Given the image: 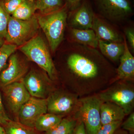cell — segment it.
Wrapping results in <instances>:
<instances>
[{"instance_id": "obj_1", "label": "cell", "mask_w": 134, "mask_h": 134, "mask_svg": "<svg viewBox=\"0 0 134 134\" xmlns=\"http://www.w3.org/2000/svg\"><path fill=\"white\" fill-rule=\"evenodd\" d=\"M66 53L68 69L72 75L81 79L96 78L107 63L98 48L76 43L70 42Z\"/></svg>"}, {"instance_id": "obj_2", "label": "cell", "mask_w": 134, "mask_h": 134, "mask_svg": "<svg viewBox=\"0 0 134 134\" xmlns=\"http://www.w3.org/2000/svg\"><path fill=\"white\" fill-rule=\"evenodd\" d=\"M68 12L65 5L61 9L51 14H36L40 28L45 35L52 53L57 51L63 41Z\"/></svg>"}, {"instance_id": "obj_3", "label": "cell", "mask_w": 134, "mask_h": 134, "mask_svg": "<svg viewBox=\"0 0 134 134\" xmlns=\"http://www.w3.org/2000/svg\"><path fill=\"white\" fill-rule=\"evenodd\" d=\"M91 2L96 14L117 26L127 24L133 15V6L131 0H91Z\"/></svg>"}, {"instance_id": "obj_4", "label": "cell", "mask_w": 134, "mask_h": 134, "mask_svg": "<svg viewBox=\"0 0 134 134\" xmlns=\"http://www.w3.org/2000/svg\"><path fill=\"white\" fill-rule=\"evenodd\" d=\"M49 48V46L38 34L19 47L20 51L26 58L45 71L50 79H54L57 71Z\"/></svg>"}, {"instance_id": "obj_5", "label": "cell", "mask_w": 134, "mask_h": 134, "mask_svg": "<svg viewBox=\"0 0 134 134\" xmlns=\"http://www.w3.org/2000/svg\"><path fill=\"white\" fill-rule=\"evenodd\" d=\"M40 28L36 14L28 20L15 19L10 16L5 41L20 47L37 36Z\"/></svg>"}, {"instance_id": "obj_6", "label": "cell", "mask_w": 134, "mask_h": 134, "mask_svg": "<svg viewBox=\"0 0 134 134\" xmlns=\"http://www.w3.org/2000/svg\"><path fill=\"white\" fill-rule=\"evenodd\" d=\"M103 102L97 96L80 100L77 118L83 122L87 134H97L101 126L100 107Z\"/></svg>"}, {"instance_id": "obj_7", "label": "cell", "mask_w": 134, "mask_h": 134, "mask_svg": "<svg viewBox=\"0 0 134 134\" xmlns=\"http://www.w3.org/2000/svg\"><path fill=\"white\" fill-rule=\"evenodd\" d=\"M98 97L103 102H111L119 106L126 115L132 113L134 106V91L129 86H115L102 92Z\"/></svg>"}, {"instance_id": "obj_8", "label": "cell", "mask_w": 134, "mask_h": 134, "mask_svg": "<svg viewBox=\"0 0 134 134\" xmlns=\"http://www.w3.org/2000/svg\"><path fill=\"white\" fill-rule=\"evenodd\" d=\"M47 113V99L31 97L19 110L17 115L18 122L33 129L37 120Z\"/></svg>"}, {"instance_id": "obj_9", "label": "cell", "mask_w": 134, "mask_h": 134, "mask_svg": "<svg viewBox=\"0 0 134 134\" xmlns=\"http://www.w3.org/2000/svg\"><path fill=\"white\" fill-rule=\"evenodd\" d=\"M95 15L90 0H83L76 8L69 12L67 24L74 29H92Z\"/></svg>"}, {"instance_id": "obj_10", "label": "cell", "mask_w": 134, "mask_h": 134, "mask_svg": "<svg viewBox=\"0 0 134 134\" xmlns=\"http://www.w3.org/2000/svg\"><path fill=\"white\" fill-rule=\"evenodd\" d=\"M28 66L19 55L14 53L10 55L7 66L0 74V86L20 81L28 71Z\"/></svg>"}, {"instance_id": "obj_11", "label": "cell", "mask_w": 134, "mask_h": 134, "mask_svg": "<svg viewBox=\"0 0 134 134\" xmlns=\"http://www.w3.org/2000/svg\"><path fill=\"white\" fill-rule=\"evenodd\" d=\"M1 88L10 109L17 116L20 108L31 96L23 81L13 83Z\"/></svg>"}, {"instance_id": "obj_12", "label": "cell", "mask_w": 134, "mask_h": 134, "mask_svg": "<svg viewBox=\"0 0 134 134\" xmlns=\"http://www.w3.org/2000/svg\"><path fill=\"white\" fill-rule=\"evenodd\" d=\"M92 29L98 40L117 43L124 41V34L120 31L117 26L96 14Z\"/></svg>"}, {"instance_id": "obj_13", "label": "cell", "mask_w": 134, "mask_h": 134, "mask_svg": "<svg viewBox=\"0 0 134 134\" xmlns=\"http://www.w3.org/2000/svg\"><path fill=\"white\" fill-rule=\"evenodd\" d=\"M22 81L31 97L47 98L48 91V81L41 73L31 70L25 75Z\"/></svg>"}, {"instance_id": "obj_14", "label": "cell", "mask_w": 134, "mask_h": 134, "mask_svg": "<svg viewBox=\"0 0 134 134\" xmlns=\"http://www.w3.org/2000/svg\"><path fill=\"white\" fill-rule=\"evenodd\" d=\"M47 99V112L59 115L70 112L76 102L72 96L59 92L53 93Z\"/></svg>"}, {"instance_id": "obj_15", "label": "cell", "mask_w": 134, "mask_h": 134, "mask_svg": "<svg viewBox=\"0 0 134 134\" xmlns=\"http://www.w3.org/2000/svg\"><path fill=\"white\" fill-rule=\"evenodd\" d=\"M124 42L125 50L120 59V65L117 70V76L121 80H133L134 78V58L124 35Z\"/></svg>"}, {"instance_id": "obj_16", "label": "cell", "mask_w": 134, "mask_h": 134, "mask_svg": "<svg viewBox=\"0 0 134 134\" xmlns=\"http://www.w3.org/2000/svg\"><path fill=\"white\" fill-rule=\"evenodd\" d=\"M70 42L98 48V39L92 29H78L69 27Z\"/></svg>"}, {"instance_id": "obj_17", "label": "cell", "mask_w": 134, "mask_h": 134, "mask_svg": "<svg viewBox=\"0 0 134 134\" xmlns=\"http://www.w3.org/2000/svg\"><path fill=\"white\" fill-rule=\"evenodd\" d=\"M101 125L117 121H122L126 115L124 110L116 104L103 102L100 107Z\"/></svg>"}, {"instance_id": "obj_18", "label": "cell", "mask_w": 134, "mask_h": 134, "mask_svg": "<svg viewBox=\"0 0 134 134\" xmlns=\"http://www.w3.org/2000/svg\"><path fill=\"white\" fill-rule=\"evenodd\" d=\"M98 49L104 57L114 62L119 61L124 52L125 44L122 43L110 42L98 40Z\"/></svg>"}, {"instance_id": "obj_19", "label": "cell", "mask_w": 134, "mask_h": 134, "mask_svg": "<svg viewBox=\"0 0 134 134\" xmlns=\"http://www.w3.org/2000/svg\"><path fill=\"white\" fill-rule=\"evenodd\" d=\"M62 119L61 115L47 113L37 120L34 129L39 132H48L56 126Z\"/></svg>"}, {"instance_id": "obj_20", "label": "cell", "mask_w": 134, "mask_h": 134, "mask_svg": "<svg viewBox=\"0 0 134 134\" xmlns=\"http://www.w3.org/2000/svg\"><path fill=\"white\" fill-rule=\"evenodd\" d=\"M36 0H24L11 16L15 19L28 20L35 14Z\"/></svg>"}, {"instance_id": "obj_21", "label": "cell", "mask_w": 134, "mask_h": 134, "mask_svg": "<svg viewBox=\"0 0 134 134\" xmlns=\"http://www.w3.org/2000/svg\"><path fill=\"white\" fill-rule=\"evenodd\" d=\"M37 10L41 15H47L61 9L65 5L64 0H36Z\"/></svg>"}, {"instance_id": "obj_22", "label": "cell", "mask_w": 134, "mask_h": 134, "mask_svg": "<svg viewBox=\"0 0 134 134\" xmlns=\"http://www.w3.org/2000/svg\"><path fill=\"white\" fill-rule=\"evenodd\" d=\"M77 122L74 120L62 119L56 126L44 134H70L76 126Z\"/></svg>"}, {"instance_id": "obj_23", "label": "cell", "mask_w": 134, "mask_h": 134, "mask_svg": "<svg viewBox=\"0 0 134 134\" xmlns=\"http://www.w3.org/2000/svg\"><path fill=\"white\" fill-rule=\"evenodd\" d=\"M3 127L6 134H36L33 129L25 126L11 120Z\"/></svg>"}, {"instance_id": "obj_24", "label": "cell", "mask_w": 134, "mask_h": 134, "mask_svg": "<svg viewBox=\"0 0 134 134\" xmlns=\"http://www.w3.org/2000/svg\"><path fill=\"white\" fill-rule=\"evenodd\" d=\"M17 48L16 46L6 42L0 47V74L6 67L10 55L15 52Z\"/></svg>"}, {"instance_id": "obj_25", "label": "cell", "mask_w": 134, "mask_h": 134, "mask_svg": "<svg viewBox=\"0 0 134 134\" xmlns=\"http://www.w3.org/2000/svg\"><path fill=\"white\" fill-rule=\"evenodd\" d=\"M10 16L0 4V38L5 39Z\"/></svg>"}, {"instance_id": "obj_26", "label": "cell", "mask_w": 134, "mask_h": 134, "mask_svg": "<svg viewBox=\"0 0 134 134\" xmlns=\"http://www.w3.org/2000/svg\"><path fill=\"white\" fill-rule=\"evenodd\" d=\"M24 0H0V4L8 14L11 16Z\"/></svg>"}, {"instance_id": "obj_27", "label": "cell", "mask_w": 134, "mask_h": 134, "mask_svg": "<svg viewBox=\"0 0 134 134\" xmlns=\"http://www.w3.org/2000/svg\"><path fill=\"white\" fill-rule=\"evenodd\" d=\"M122 121H117L102 125L97 134H114L121 125Z\"/></svg>"}, {"instance_id": "obj_28", "label": "cell", "mask_w": 134, "mask_h": 134, "mask_svg": "<svg viewBox=\"0 0 134 134\" xmlns=\"http://www.w3.org/2000/svg\"><path fill=\"white\" fill-rule=\"evenodd\" d=\"M124 35L126 40L128 46L129 45L132 52L134 51V29L132 25H128L124 27Z\"/></svg>"}, {"instance_id": "obj_29", "label": "cell", "mask_w": 134, "mask_h": 134, "mask_svg": "<svg viewBox=\"0 0 134 134\" xmlns=\"http://www.w3.org/2000/svg\"><path fill=\"white\" fill-rule=\"evenodd\" d=\"M121 125L124 130L128 131L130 134H134V113H131L129 117Z\"/></svg>"}, {"instance_id": "obj_30", "label": "cell", "mask_w": 134, "mask_h": 134, "mask_svg": "<svg viewBox=\"0 0 134 134\" xmlns=\"http://www.w3.org/2000/svg\"><path fill=\"white\" fill-rule=\"evenodd\" d=\"M10 120L5 111L0 92V124L3 126Z\"/></svg>"}, {"instance_id": "obj_31", "label": "cell", "mask_w": 134, "mask_h": 134, "mask_svg": "<svg viewBox=\"0 0 134 134\" xmlns=\"http://www.w3.org/2000/svg\"><path fill=\"white\" fill-rule=\"evenodd\" d=\"M83 0H64L65 5L69 12L76 8L80 5Z\"/></svg>"}, {"instance_id": "obj_32", "label": "cell", "mask_w": 134, "mask_h": 134, "mask_svg": "<svg viewBox=\"0 0 134 134\" xmlns=\"http://www.w3.org/2000/svg\"><path fill=\"white\" fill-rule=\"evenodd\" d=\"M70 134H87L83 122L79 121Z\"/></svg>"}, {"instance_id": "obj_33", "label": "cell", "mask_w": 134, "mask_h": 134, "mask_svg": "<svg viewBox=\"0 0 134 134\" xmlns=\"http://www.w3.org/2000/svg\"><path fill=\"white\" fill-rule=\"evenodd\" d=\"M114 134H128V133L125 130H117Z\"/></svg>"}, {"instance_id": "obj_34", "label": "cell", "mask_w": 134, "mask_h": 134, "mask_svg": "<svg viewBox=\"0 0 134 134\" xmlns=\"http://www.w3.org/2000/svg\"><path fill=\"white\" fill-rule=\"evenodd\" d=\"M0 134H6L4 127L1 124H0Z\"/></svg>"}, {"instance_id": "obj_35", "label": "cell", "mask_w": 134, "mask_h": 134, "mask_svg": "<svg viewBox=\"0 0 134 134\" xmlns=\"http://www.w3.org/2000/svg\"><path fill=\"white\" fill-rule=\"evenodd\" d=\"M5 39H3L0 38V47L2 46L5 43Z\"/></svg>"}]
</instances>
